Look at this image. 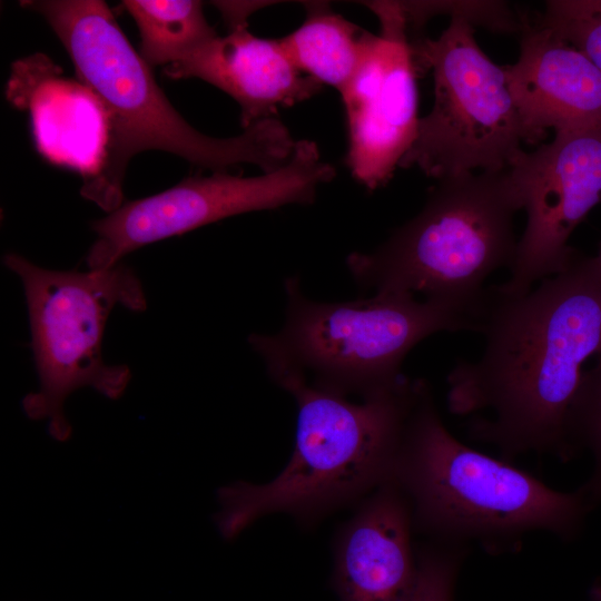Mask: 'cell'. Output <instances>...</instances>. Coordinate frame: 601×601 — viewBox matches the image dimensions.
<instances>
[{"mask_svg": "<svg viewBox=\"0 0 601 601\" xmlns=\"http://www.w3.org/2000/svg\"><path fill=\"white\" fill-rule=\"evenodd\" d=\"M474 362L447 375V406L470 416L469 437L503 461L534 453L570 460L571 415L582 378L601 352V269L578 255L522 294L491 286Z\"/></svg>", "mask_w": 601, "mask_h": 601, "instance_id": "obj_1", "label": "cell"}, {"mask_svg": "<svg viewBox=\"0 0 601 601\" xmlns=\"http://www.w3.org/2000/svg\"><path fill=\"white\" fill-rule=\"evenodd\" d=\"M21 6L46 18L82 85L104 109L108 127L104 161L81 193L105 210L121 206L125 168L144 150L167 151L213 173L245 164L270 173L292 158L297 140L275 117L230 138L210 137L191 127L159 88L150 66L128 41L105 1L37 0Z\"/></svg>", "mask_w": 601, "mask_h": 601, "instance_id": "obj_2", "label": "cell"}, {"mask_svg": "<svg viewBox=\"0 0 601 601\" xmlns=\"http://www.w3.org/2000/svg\"><path fill=\"white\" fill-rule=\"evenodd\" d=\"M260 356L272 380L295 398V449L274 480L237 481L218 490L220 511L214 520L228 541L270 513H287L312 524L392 480L420 385V380L404 376L354 403L308 382L284 359Z\"/></svg>", "mask_w": 601, "mask_h": 601, "instance_id": "obj_3", "label": "cell"}, {"mask_svg": "<svg viewBox=\"0 0 601 601\" xmlns=\"http://www.w3.org/2000/svg\"><path fill=\"white\" fill-rule=\"evenodd\" d=\"M392 480L410 502L414 530L435 542L475 543L490 554L516 551L533 531L570 540L592 508L582 486L552 489L511 462L460 442L442 422L424 380Z\"/></svg>", "mask_w": 601, "mask_h": 601, "instance_id": "obj_4", "label": "cell"}, {"mask_svg": "<svg viewBox=\"0 0 601 601\" xmlns=\"http://www.w3.org/2000/svg\"><path fill=\"white\" fill-rule=\"evenodd\" d=\"M520 209L509 168L437 180L414 218L374 252L351 254L347 267L374 294H421L485 308V279L514 262L513 218Z\"/></svg>", "mask_w": 601, "mask_h": 601, "instance_id": "obj_5", "label": "cell"}, {"mask_svg": "<svg viewBox=\"0 0 601 601\" xmlns=\"http://www.w3.org/2000/svg\"><path fill=\"white\" fill-rule=\"evenodd\" d=\"M286 321L275 335L253 334L258 354L309 374L318 387L363 397L397 383L407 353L437 332H480L485 308L408 294L377 293L345 303L308 299L296 277L285 280Z\"/></svg>", "mask_w": 601, "mask_h": 601, "instance_id": "obj_6", "label": "cell"}, {"mask_svg": "<svg viewBox=\"0 0 601 601\" xmlns=\"http://www.w3.org/2000/svg\"><path fill=\"white\" fill-rule=\"evenodd\" d=\"M3 263L23 287L39 378L38 391L22 400L23 411L32 420H49L50 435L66 441L71 425L63 405L72 392L89 386L117 400L130 382L127 365L105 362L102 344L114 308H147L142 285L121 263L108 269L53 270L16 253L6 254Z\"/></svg>", "mask_w": 601, "mask_h": 601, "instance_id": "obj_7", "label": "cell"}, {"mask_svg": "<svg viewBox=\"0 0 601 601\" xmlns=\"http://www.w3.org/2000/svg\"><path fill=\"white\" fill-rule=\"evenodd\" d=\"M411 42L417 71H432L434 102L398 167L436 181L509 168L524 132L505 66L482 51L473 26L460 17H451L439 38Z\"/></svg>", "mask_w": 601, "mask_h": 601, "instance_id": "obj_8", "label": "cell"}, {"mask_svg": "<svg viewBox=\"0 0 601 601\" xmlns=\"http://www.w3.org/2000/svg\"><path fill=\"white\" fill-rule=\"evenodd\" d=\"M336 169L322 160L313 140L300 139L289 161L255 177L228 173L193 176L156 195L121 205L92 223L97 239L86 257L89 269H107L145 245L181 235L235 215L308 205Z\"/></svg>", "mask_w": 601, "mask_h": 601, "instance_id": "obj_9", "label": "cell"}, {"mask_svg": "<svg viewBox=\"0 0 601 601\" xmlns=\"http://www.w3.org/2000/svg\"><path fill=\"white\" fill-rule=\"evenodd\" d=\"M509 171L526 213L509 279L495 285L522 294L564 272L578 256L569 238L601 201V124L555 132L533 151L521 149Z\"/></svg>", "mask_w": 601, "mask_h": 601, "instance_id": "obj_10", "label": "cell"}, {"mask_svg": "<svg viewBox=\"0 0 601 601\" xmlns=\"http://www.w3.org/2000/svg\"><path fill=\"white\" fill-rule=\"evenodd\" d=\"M380 21L341 96L348 129L346 165L370 190L384 186L412 146L420 117L417 68L400 1L363 2Z\"/></svg>", "mask_w": 601, "mask_h": 601, "instance_id": "obj_11", "label": "cell"}, {"mask_svg": "<svg viewBox=\"0 0 601 601\" xmlns=\"http://www.w3.org/2000/svg\"><path fill=\"white\" fill-rule=\"evenodd\" d=\"M520 55L505 66L524 142L601 124V71L578 48L522 14Z\"/></svg>", "mask_w": 601, "mask_h": 601, "instance_id": "obj_12", "label": "cell"}, {"mask_svg": "<svg viewBox=\"0 0 601 601\" xmlns=\"http://www.w3.org/2000/svg\"><path fill=\"white\" fill-rule=\"evenodd\" d=\"M410 502L390 480L366 496L335 544L332 583L341 601H408L417 575Z\"/></svg>", "mask_w": 601, "mask_h": 601, "instance_id": "obj_13", "label": "cell"}, {"mask_svg": "<svg viewBox=\"0 0 601 601\" xmlns=\"http://www.w3.org/2000/svg\"><path fill=\"white\" fill-rule=\"evenodd\" d=\"M164 72L174 79H201L229 95L240 107L244 129L323 87L293 65L279 39L257 37L246 24L230 27L227 36L206 41Z\"/></svg>", "mask_w": 601, "mask_h": 601, "instance_id": "obj_14", "label": "cell"}, {"mask_svg": "<svg viewBox=\"0 0 601 601\" xmlns=\"http://www.w3.org/2000/svg\"><path fill=\"white\" fill-rule=\"evenodd\" d=\"M305 8V20L279 39L282 47L299 71L341 93L362 60L370 32L327 3L308 2Z\"/></svg>", "mask_w": 601, "mask_h": 601, "instance_id": "obj_15", "label": "cell"}, {"mask_svg": "<svg viewBox=\"0 0 601 601\" xmlns=\"http://www.w3.org/2000/svg\"><path fill=\"white\" fill-rule=\"evenodd\" d=\"M140 36V56L164 68L218 36L196 0H125Z\"/></svg>", "mask_w": 601, "mask_h": 601, "instance_id": "obj_16", "label": "cell"}, {"mask_svg": "<svg viewBox=\"0 0 601 601\" xmlns=\"http://www.w3.org/2000/svg\"><path fill=\"white\" fill-rule=\"evenodd\" d=\"M571 437L575 450L587 447L594 471L582 487L593 506L601 500V352L588 367L573 405Z\"/></svg>", "mask_w": 601, "mask_h": 601, "instance_id": "obj_17", "label": "cell"}, {"mask_svg": "<svg viewBox=\"0 0 601 601\" xmlns=\"http://www.w3.org/2000/svg\"><path fill=\"white\" fill-rule=\"evenodd\" d=\"M535 20L581 50L601 71V0H549Z\"/></svg>", "mask_w": 601, "mask_h": 601, "instance_id": "obj_18", "label": "cell"}, {"mask_svg": "<svg viewBox=\"0 0 601 601\" xmlns=\"http://www.w3.org/2000/svg\"><path fill=\"white\" fill-rule=\"evenodd\" d=\"M467 550L435 541L416 548L417 575L408 601H453L455 580Z\"/></svg>", "mask_w": 601, "mask_h": 601, "instance_id": "obj_19", "label": "cell"}, {"mask_svg": "<svg viewBox=\"0 0 601 601\" xmlns=\"http://www.w3.org/2000/svg\"><path fill=\"white\" fill-rule=\"evenodd\" d=\"M411 30L422 27L435 13L460 17L472 26L479 23L493 31L513 32L522 29V14L503 1H433L402 2Z\"/></svg>", "mask_w": 601, "mask_h": 601, "instance_id": "obj_20", "label": "cell"}, {"mask_svg": "<svg viewBox=\"0 0 601 601\" xmlns=\"http://www.w3.org/2000/svg\"><path fill=\"white\" fill-rule=\"evenodd\" d=\"M590 601H601V583L597 582L589 592Z\"/></svg>", "mask_w": 601, "mask_h": 601, "instance_id": "obj_21", "label": "cell"}, {"mask_svg": "<svg viewBox=\"0 0 601 601\" xmlns=\"http://www.w3.org/2000/svg\"><path fill=\"white\" fill-rule=\"evenodd\" d=\"M593 259H594L595 264L598 265V267L601 269V243H600L599 250H598L597 255L593 256Z\"/></svg>", "mask_w": 601, "mask_h": 601, "instance_id": "obj_22", "label": "cell"}]
</instances>
